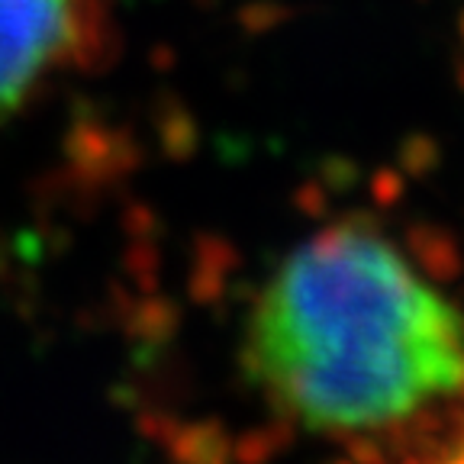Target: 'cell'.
<instances>
[{"label": "cell", "mask_w": 464, "mask_h": 464, "mask_svg": "<svg viewBox=\"0 0 464 464\" xmlns=\"http://www.w3.org/2000/svg\"><path fill=\"white\" fill-rule=\"evenodd\" d=\"M246 352L277 413L323 435L384 432L464 393V313L362 223L329 226L277 265Z\"/></svg>", "instance_id": "6da1fadb"}, {"label": "cell", "mask_w": 464, "mask_h": 464, "mask_svg": "<svg viewBox=\"0 0 464 464\" xmlns=\"http://www.w3.org/2000/svg\"><path fill=\"white\" fill-rule=\"evenodd\" d=\"M110 0H0V130L58 74L103 49Z\"/></svg>", "instance_id": "7a4b0ae2"}, {"label": "cell", "mask_w": 464, "mask_h": 464, "mask_svg": "<svg viewBox=\"0 0 464 464\" xmlns=\"http://www.w3.org/2000/svg\"><path fill=\"white\" fill-rule=\"evenodd\" d=\"M429 464H464V416L458 420V426L451 429L449 439L439 445V451H435Z\"/></svg>", "instance_id": "3957f363"}]
</instances>
